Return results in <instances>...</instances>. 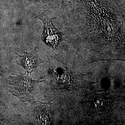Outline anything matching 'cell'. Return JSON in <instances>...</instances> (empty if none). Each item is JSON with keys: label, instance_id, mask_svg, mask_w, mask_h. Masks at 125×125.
<instances>
[{"label": "cell", "instance_id": "cell-1", "mask_svg": "<svg viewBox=\"0 0 125 125\" xmlns=\"http://www.w3.org/2000/svg\"><path fill=\"white\" fill-rule=\"evenodd\" d=\"M44 81L42 78L34 80L31 75L26 73L9 76L8 81V89L21 102H27L32 105L36 101L35 97L38 92V84Z\"/></svg>", "mask_w": 125, "mask_h": 125}, {"label": "cell", "instance_id": "cell-2", "mask_svg": "<svg viewBox=\"0 0 125 125\" xmlns=\"http://www.w3.org/2000/svg\"><path fill=\"white\" fill-rule=\"evenodd\" d=\"M45 12H43L37 17L44 23V31L42 35V40L46 45L56 50L62 40V34L54 27L52 21L53 18L48 16Z\"/></svg>", "mask_w": 125, "mask_h": 125}, {"label": "cell", "instance_id": "cell-3", "mask_svg": "<svg viewBox=\"0 0 125 125\" xmlns=\"http://www.w3.org/2000/svg\"><path fill=\"white\" fill-rule=\"evenodd\" d=\"M37 49L38 48L36 47L30 52H25L22 55L16 53L18 56L16 64L23 67L26 70V73L30 75L35 71L40 64L45 62L40 57Z\"/></svg>", "mask_w": 125, "mask_h": 125}, {"label": "cell", "instance_id": "cell-4", "mask_svg": "<svg viewBox=\"0 0 125 125\" xmlns=\"http://www.w3.org/2000/svg\"><path fill=\"white\" fill-rule=\"evenodd\" d=\"M35 107L36 119L40 124H50L52 123L53 112L51 107V102L43 103L39 101L34 103Z\"/></svg>", "mask_w": 125, "mask_h": 125}]
</instances>
